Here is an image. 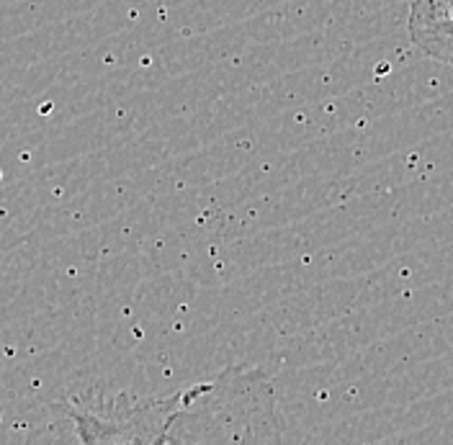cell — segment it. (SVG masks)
<instances>
[{"instance_id":"6da1fadb","label":"cell","mask_w":453,"mask_h":445,"mask_svg":"<svg viewBox=\"0 0 453 445\" xmlns=\"http://www.w3.org/2000/svg\"><path fill=\"white\" fill-rule=\"evenodd\" d=\"M232 394V381L222 376L152 402L85 394L70 399L67 415L83 443H180L191 441V422L203 427V441H222L217 427L237 419L229 407Z\"/></svg>"},{"instance_id":"7a4b0ae2","label":"cell","mask_w":453,"mask_h":445,"mask_svg":"<svg viewBox=\"0 0 453 445\" xmlns=\"http://www.w3.org/2000/svg\"><path fill=\"white\" fill-rule=\"evenodd\" d=\"M410 34L425 55L453 65V0H415Z\"/></svg>"}]
</instances>
